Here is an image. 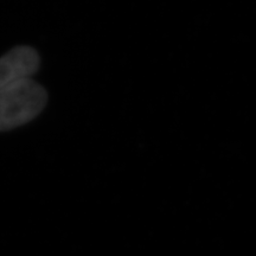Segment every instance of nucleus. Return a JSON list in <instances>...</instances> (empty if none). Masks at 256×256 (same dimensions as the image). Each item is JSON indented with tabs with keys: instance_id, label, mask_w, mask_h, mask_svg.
Returning <instances> with one entry per match:
<instances>
[{
	"instance_id": "f03ea898",
	"label": "nucleus",
	"mask_w": 256,
	"mask_h": 256,
	"mask_svg": "<svg viewBox=\"0 0 256 256\" xmlns=\"http://www.w3.org/2000/svg\"><path fill=\"white\" fill-rule=\"evenodd\" d=\"M40 55L31 46H16L0 57V92L30 80L40 69Z\"/></svg>"
},
{
	"instance_id": "f257e3e1",
	"label": "nucleus",
	"mask_w": 256,
	"mask_h": 256,
	"mask_svg": "<svg viewBox=\"0 0 256 256\" xmlns=\"http://www.w3.org/2000/svg\"><path fill=\"white\" fill-rule=\"evenodd\" d=\"M48 101L46 89L34 80H25L0 92V132L34 120Z\"/></svg>"
}]
</instances>
